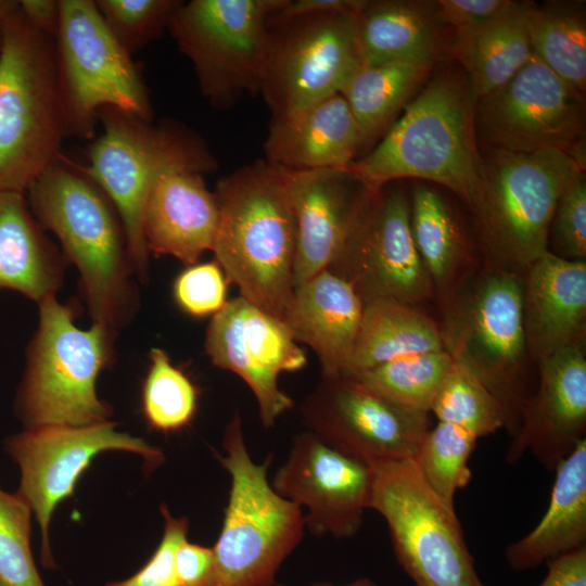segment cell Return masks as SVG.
I'll return each mask as SVG.
<instances>
[{
  "label": "cell",
  "mask_w": 586,
  "mask_h": 586,
  "mask_svg": "<svg viewBox=\"0 0 586 586\" xmlns=\"http://www.w3.org/2000/svg\"><path fill=\"white\" fill-rule=\"evenodd\" d=\"M149 358L141 393L144 419L156 431H179L196 412L198 390L190 378L173 365L163 348H151Z\"/></svg>",
  "instance_id": "cell-36"
},
{
  "label": "cell",
  "mask_w": 586,
  "mask_h": 586,
  "mask_svg": "<svg viewBox=\"0 0 586 586\" xmlns=\"http://www.w3.org/2000/svg\"><path fill=\"white\" fill-rule=\"evenodd\" d=\"M453 365V357L444 349L399 357L349 377L404 408L429 413Z\"/></svg>",
  "instance_id": "cell-34"
},
{
  "label": "cell",
  "mask_w": 586,
  "mask_h": 586,
  "mask_svg": "<svg viewBox=\"0 0 586 586\" xmlns=\"http://www.w3.org/2000/svg\"><path fill=\"white\" fill-rule=\"evenodd\" d=\"M410 227L434 292L441 294L445 306L456 295L457 281L468 263L460 228L440 193L424 186L412 191Z\"/></svg>",
  "instance_id": "cell-32"
},
{
  "label": "cell",
  "mask_w": 586,
  "mask_h": 586,
  "mask_svg": "<svg viewBox=\"0 0 586 586\" xmlns=\"http://www.w3.org/2000/svg\"><path fill=\"white\" fill-rule=\"evenodd\" d=\"M227 279L216 262L188 266L174 281V298L192 317L215 315L227 303Z\"/></svg>",
  "instance_id": "cell-40"
},
{
  "label": "cell",
  "mask_w": 586,
  "mask_h": 586,
  "mask_svg": "<svg viewBox=\"0 0 586 586\" xmlns=\"http://www.w3.org/2000/svg\"><path fill=\"white\" fill-rule=\"evenodd\" d=\"M0 190L25 193L68 137L54 38L17 8L0 27Z\"/></svg>",
  "instance_id": "cell-4"
},
{
  "label": "cell",
  "mask_w": 586,
  "mask_h": 586,
  "mask_svg": "<svg viewBox=\"0 0 586 586\" xmlns=\"http://www.w3.org/2000/svg\"><path fill=\"white\" fill-rule=\"evenodd\" d=\"M362 150L354 115L341 93L282 120H271L265 160L284 170L346 168Z\"/></svg>",
  "instance_id": "cell-25"
},
{
  "label": "cell",
  "mask_w": 586,
  "mask_h": 586,
  "mask_svg": "<svg viewBox=\"0 0 586 586\" xmlns=\"http://www.w3.org/2000/svg\"><path fill=\"white\" fill-rule=\"evenodd\" d=\"M583 94L536 56L476 100L475 125L495 150L566 151L584 137Z\"/></svg>",
  "instance_id": "cell-17"
},
{
  "label": "cell",
  "mask_w": 586,
  "mask_h": 586,
  "mask_svg": "<svg viewBox=\"0 0 586 586\" xmlns=\"http://www.w3.org/2000/svg\"><path fill=\"white\" fill-rule=\"evenodd\" d=\"M279 9L268 22L258 91L271 120L285 119L340 93L361 65L356 15L282 14Z\"/></svg>",
  "instance_id": "cell-11"
},
{
  "label": "cell",
  "mask_w": 586,
  "mask_h": 586,
  "mask_svg": "<svg viewBox=\"0 0 586 586\" xmlns=\"http://www.w3.org/2000/svg\"><path fill=\"white\" fill-rule=\"evenodd\" d=\"M54 44L68 137H93L103 107L153 122L141 72L105 26L94 0H60Z\"/></svg>",
  "instance_id": "cell-12"
},
{
  "label": "cell",
  "mask_w": 586,
  "mask_h": 586,
  "mask_svg": "<svg viewBox=\"0 0 586 586\" xmlns=\"http://www.w3.org/2000/svg\"><path fill=\"white\" fill-rule=\"evenodd\" d=\"M18 8L34 28L55 37L60 24V0H21Z\"/></svg>",
  "instance_id": "cell-46"
},
{
  "label": "cell",
  "mask_w": 586,
  "mask_h": 586,
  "mask_svg": "<svg viewBox=\"0 0 586 586\" xmlns=\"http://www.w3.org/2000/svg\"><path fill=\"white\" fill-rule=\"evenodd\" d=\"M283 0L182 2L168 30L216 110L258 93L268 22Z\"/></svg>",
  "instance_id": "cell-13"
},
{
  "label": "cell",
  "mask_w": 586,
  "mask_h": 586,
  "mask_svg": "<svg viewBox=\"0 0 586 586\" xmlns=\"http://www.w3.org/2000/svg\"><path fill=\"white\" fill-rule=\"evenodd\" d=\"M300 412L307 429L369 466L412 459L429 413L404 408L349 375L321 378Z\"/></svg>",
  "instance_id": "cell-16"
},
{
  "label": "cell",
  "mask_w": 586,
  "mask_h": 586,
  "mask_svg": "<svg viewBox=\"0 0 586 586\" xmlns=\"http://www.w3.org/2000/svg\"><path fill=\"white\" fill-rule=\"evenodd\" d=\"M526 5L512 1L481 27L456 37V55L476 100L505 85L533 58Z\"/></svg>",
  "instance_id": "cell-29"
},
{
  "label": "cell",
  "mask_w": 586,
  "mask_h": 586,
  "mask_svg": "<svg viewBox=\"0 0 586 586\" xmlns=\"http://www.w3.org/2000/svg\"><path fill=\"white\" fill-rule=\"evenodd\" d=\"M38 307V327L15 403L25 429L109 421L111 407L99 398L95 384L113 360L116 332L97 323L80 329L73 309L56 296Z\"/></svg>",
  "instance_id": "cell-7"
},
{
  "label": "cell",
  "mask_w": 586,
  "mask_h": 586,
  "mask_svg": "<svg viewBox=\"0 0 586 586\" xmlns=\"http://www.w3.org/2000/svg\"><path fill=\"white\" fill-rule=\"evenodd\" d=\"M546 564L548 572L538 586H586V546Z\"/></svg>",
  "instance_id": "cell-45"
},
{
  "label": "cell",
  "mask_w": 586,
  "mask_h": 586,
  "mask_svg": "<svg viewBox=\"0 0 586 586\" xmlns=\"http://www.w3.org/2000/svg\"><path fill=\"white\" fill-rule=\"evenodd\" d=\"M561 257H586V183L584 173L578 174L559 196L550 229Z\"/></svg>",
  "instance_id": "cell-41"
},
{
  "label": "cell",
  "mask_w": 586,
  "mask_h": 586,
  "mask_svg": "<svg viewBox=\"0 0 586 586\" xmlns=\"http://www.w3.org/2000/svg\"><path fill=\"white\" fill-rule=\"evenodd\" d=\"M533 55L579 93L586 87V18L581 2H527Z\"/></svg>",
  "instance_id": "cell-33"
},
{
  "label": "cell",
  "mask_w": 586,
  "mask_h": 586,
  "mask_svg": "<svg viewBox=\"0 0 586 586\" xmlns=\"http://www.w3.org/2000/svg\"><path fill=\"white\" fill-rule=\"evenodd\" d=\"M370 467L369 509L384 519L396 559L415 586H486L454 505L428 487L413 459Z\"/></svg>",
  "instance_id": "cell-10"
},
{
  "label": "cell",
  "mask_w": 586,
  "mask_h": 586,
  "mask_svg": "<svg viewBox=\"0 0 586 586\" xmlns=\"http://www.w3.org/2000/svg\"><path fill=\"white\" fill-rule=\"evenodd\" d=\"M444 313V349L496 397L513 437L534 393L526 372L523 280L495 268L469 291L455 295Z\"/></svg>",
  "instance_id": "cell-9"
},
{
  "label": "cell",
  "mask_w": 586,
  "mask_h": 586,
  "mask_svg": "<svg viewBox=\"0 0 586 586\" xmlns=\"http://www.w3.org/2000/svg\"><path fill=\"white\" fill-rule=\"evenodd\" d=\"M523 324L528 356L539 359L581 343L586 321V262L549 251L525 271Z\"/></svg>",
  "instance_id": "cell-23"
},
{
  "label": "cell",
  "mask_w": 586,
  "mask_h": 586,
  "mask_svg": "<svg viewBox=\"0 0 586 586\" xmlns=\"http://www.w3.org/2000/svg\"><path fill=\"white\" fill-rule=\"evenodd\" d=\"M476 99L454 73L430 79L377 145L348 168L377 191L402 178L436 182L471 206L481 178Z\"/></svg>",
  "instance_id": "cell-3"
},
{
  "label": "cell",
  "mask_w": 586,
  "mask_h": 586,
  "mask_svg": "<svg viewBox=\"0 0 586 586\" xmlns=\"http://www.w3.org/2000/svg\"><path fill=\"white\" fill-rule=\"evenodd\" d=\"M444 351L441 327L416 307L365 304L354 352L342 375H354L399 357Z\"/></svg>",
  "instance_id": "cell-30"
},
{
  "label": "cell",
  "mask_w": 586,
  "mask_h": 586,
  "mask_svg": "<svg viewBox=\"0 0 586 586\" xmlns=\"http://www.w3.org/2000/svg\"><path fill=\"white\" fill-rule=\"evenodd\" d=\"M356 24L361 64L435 62L440 22L432 2L366 0Z\"/></svg>",
  "instance_id": "cell-28"
},
{
  "label": "cell",
  "mask_w": 586,
  "mask_h": 586,
  "mask_svg": "<svg viewBox=\"0 0 586 586\" xmlns=\"http://www.w3.org/2000/svg\"><path fill=\"white\" fill-rule=\"evenodd\" d=\"M218 225L215 195L203 174L171 169L153 184L144 204L142 232L149 253L169 255L187 266L212 250Z\"/></svg>",
  "instance_id": "cell-24"
},
{
  "label": "cell",
  "mask_w": 586,
  "mask_h": 586,
  "mask_svg": "<svg viewBox=\"0 0 586 586\" xmlns=\"http://www.w3.org/2000/svg\"><path fill=\"white\" fill-rule=\"evenodd\" d=\"M17 8L16 0H0V27Z\"/></svg>",
  "instance_id": "cell-48"
},
{
  "label": "cell",
  "mask_w": 586,
  "mask_h": 586,
  "mask_svg": "<svg viewBox=\"0 0 586 586\" xmlns=\"http://www.w3.org/2000/svg\"><path fill=\"white\" fill-rule=\"evenodd\" d=\"M476 441L466 430L438 421L428 430L412 458L428 487L449 505L472 477L469 460Z\"/></svg>",
  "instance_id": "cell-35"
},
{
  "label": "cell",
  "mask_w": 586,
  "mask_h": 586,
  "mask_svg": "<svg viewBox=\"0 0 586 586\" xmlns=\"http://www.w3.org/2000/svg\"><path fill=\"white\" fill-rule=\"evenodd\" d=\"M327 269L349 282L364 304L388 301L416 307L434 294L412 239L410 202L397 186L372 193Z\"/></svg>",
  "instance_id": "cell-14"
},
{
  "label": "cell",
  "mask_w": 586,
  "mask_h": 586,
  "mask_svg": "<svg viewBox=\"0 0 586 586\" xmlns=\"http://www.w3.org/2000/svg\"><path fill=\"white\" fill-rule=\"evenodd\" d=\"M364 307L349 282L324 269L294 289L281 321L296 343L316 354L322 377L334 378L347 368Z\"/></svg>",
  "instance_id": "cell-22"
},
{
  "label": "cell",
  "mask_w": 586,
  "mask_h": 586,
  "mask_svg": "<svg viewBox=\"0 0 586 586\" xmlns=\"http://www.w3.org/2000/svg\"><path fill=\"white\" fill-rule=\"evenodd\" d=\"M31 510L0 489V586H44L30 549Z\"/></svg>",
  "instance_id": "cell-39"
},
{
  "label": "cell",
  "mask_w": 586,
  "mask_h": 586,
  "mask_svg": "<svg viewBox=\"0 0 586 586\" xmlns=\"http://www.w3.org/2000/svg\"><path fill=\"white\" fill-rule=\"evenodd\" d=\"M230 491L214 545L212 586H275L276 574L303 538L304 513L268 481L271 456L256 463L247 451L242 419L235 413L224 432Z\"/></svg>",
  "instance_id": "cell-6"
},
{
  "label": "cell",
  "mask_w": 586,
  "mask_h": 586,
  "mask_svg": "<svg viewBox=\"0 0 586 586\" xmlns=\"http://www.w3.org/2000/svg\"><path fill=\"white\" fill-rule=\"evenodd\" d=\"M98 122L102 132L89 144L82 169L118 213L135 276L145 281L150 253L142 215L153 184L171 169L212 173L217 162L205 141L178 122H148L115 107L101 109Z\"/></svg>",
  "instance_id": "cell-5"
},
{
  "label": "cell",
  "mask_w": 586,
  "mask_h": 586,
  "mask_svg": "<svg viewBox=\"0 0 586 586\" xmlns=\"http://www.w3.org/2000/svg\"><path fill=\"white\" fill-rule=\"evenodd\" d=\"M30 211L25 193L0 190V289L41 303L56 296L66 259Z\"/></svg>",
  "instance_id": "cell-26"
},
{
  "label": "cell",
  "mask_w": 586,
  "mask_h": 586,
  "mask_svg": "<svg viewBox=\"0 0 586 586\" xmlns=\"http://www.w3.org/2000/svg\"><path fill=\"white\" fill-rule=\"evenodd\" d=\"M5 449L21 471L16 495L35 513L41 530V559L53 568L49 524L56 506L74 494L76 483L93 458L103 451L140 455L149 467L164 460L162 451L144 440L119 432L106 421L86 426L44 425L11 436Z\"/></svg>",
  "instance_id": "cell-15"
},
{
  "label": "cell",
  "mask_w": 586,
  "mask_h": 586,
  "mask_svg": "<svg viewBox=\"0 0 586 586\" xmlns=\"http://www.w3.org/2000/svg\"><path fill=\"white\" fill-rule=\"evenodd\" d=\"M161 512L165 521L164 534L151 558L129 578L105 586H179L175 573V553L187 539L189 520L174 517L165 505L161 506Z\"/></svg>",
  "instance_id": "cell-42"
},
{
  "label": "cell",
  "mask_w": 586,
  "mask_h": 586,
  "mask_svg": "<svg viewBox=\"0 0 586 586\" xmlns=\"http://www.w3.org/2000/svg\"><path fill=\"white\" fill-rule=\"evenodd\" d=\"M212 251L240 296L282 319L294 291L296 222L284 173L265 158L222 177L213 192Z\"/></svg>",
  "instance_id": "cell-2"
},
{
  "label": "cell",
  "mask_w": 586,
  "mask_h": 586,
  "mask_svg": "<svg viewBox=\"0 0 586 586\" xmlns=\"http://www.w3.org/2000/svg\"><path fill=\"white\" fill-rule=\"evenodd\" d=\"M282 170L296 222L295 289L331 266L374 190L348 167Z\"/></svg>",
  "instance_id": "cell-21"
},
{
  "label": "cell",
  "mask_w": 586,
  "mask_h": 586,
  "mask_svg": "<svg viewBox=\"0 0 586 586\" xmlns=\"http://www.w3.org/2000/svg\"><path fill=\"white\" fill-rule=\"evenodd\" d=\"M372 482L369 464L307 430L294 436L271 485L282 497L306 509L305 525L313 534L351 538L369 509Z\"/></svg>",
  "instance_id": "cell-19"
},
{
  "label": "cell",
  "mask_w": 586,
  "mask_h": 586,
  "mask_svg": "<svg viewBox=\"0 0 586 586\" xmlns=\"http://www.w3.org/2000/svg\"><path fill=\"white\" fill-rule=\"evenodd\" d=\"M204 348L214 366L247 384L266 429L292 408L294 403L280 388L279 375L303 369L307 358L280 319L241 296L227 301L213 315Z\"/></svg>",
  "instance_id": "cell-18"
},
{
  "label": "cell",
  "mask_w": 586,
  "mask_h": 586,
  "mask_svg": "<svg viewBox=\"0 0 586 586\" xmlns=\"http://www.w3.org/2000/svg\"><path fill=\"white\" fill-rule=\"evenodd\" d=\"M0 42H1V38H0Z\"/></svg>",
  "instance_id": "cell-50"
},
{
  "label": "cell",
  "mask_w": 586,
  "mask_h": 586,
  "mask_svg": "<svg viewBox=\"0 0 586 586\" xmlns=\"http://www.w3.org/2000/svg\"><path fill=\"white\" fill-rule=\"evenodd\" d=\"M510 0H438L433 1L440 24L454 28L456 37L466 35L510 5Z\"/></svg>",
  "instance_id": "cell-43"
},
{
  "label": "cell",
  "mask_w": 586,
  "mask_h": 586,
  "mask_svg": "<svg viewBox=\"0 0 586 586\" xmlns=\"http://www.w3.org/2000/svg\"><path fill=\"white\" fill-rule=\"evenodd\" d=\"M538 382L527 402L506 460L530 453L548 471L586 438V358L582 342L537 361Z\"/></svg>",
  "instance_id": "cell-20"
},
{
  "label": "cell",
  "mask_w": 586,
  "mask_h": 586,
  "mask_svg": "<svg viewBox=\"0 0 586 586\" xmlns=\"http://www.w3.org/2000/svg\"><path fill=\"white\" fill-rule=\"evenodd\" d=\"M105 26L131 56L157 39L171 22L180 0H94Z\"/></svg>",
  "instance_id": "cell-38"
},
{
  "label": "cell",
  "mask_w": 586,
  "mask_h": 586,
  "mask_svg": "<svg viewBox=\"0 0 586 586\" xmlns=\"http://www.w3.org/2000/svg\"><path fill=\"white\" fill-rule=\"evenodd\" d=\"M433 65L431 61H393L361 64L353 73L340 93L358 125L362 149L386 132Z\"/></svg>",
  "instance_id": "cell-31"
},
{
  "label": "cell",
  "mask_w": 586,
  "mask_h": 586,
  "mask_svg": "<svg viewBox=\"0 0 586 586\" xmlns=\"http://www.w3.org/2000/svg\"><path fill=\"white\" fill-rule=\"evenodd\" d=\"M555 471L544 515L505 551V559L514 571L535 569L586 546V438Z\"/></svg>",
  "instance_id": "cell-27"
},
{
  "label": "cell",
  "mask_w": 586,
  "mask_h": 586,
  "mask_svg": "<svg viewBox=\"0 0 586 586\" xmlns=\"http://www.w3.org/2000/svg\"><path fill=\"white\" fill-rule=\"evenodd\" d=\"M430 412L440 422L457 425L477 438L506 426L505 413L496 397L471 371L455 360Z\"/></svg>",
  "instance_id": "cell-37"
},
{
  "label": "cell",
  "mask_w": 586,
  "mask_h": 586,
  "mask_svg": "<svg viewBox=\"0 0 586 586\" xmlns=\"http://www.w3.org/2000/svg\"><path fill=\"white\" fill-rule=\"evenodd\" d=\"M25 195L37 221L76 266L92 323L115 332L125 327L138 308V290L122 220L103 190L61 156Z\"/></svg>",
  "instance_id": "cell-1"
},
{
  "label": "cell",
  "mask_w": 586,
  "mask_h": 586,
  "mask_svg": "<svg viewBox=\"0 0 586 586\" xmlns=\"http://www.w3.org/2000/svg\"><path fill=\"white\" fill-rule=\"evenodd\" d=\"M279 586H285V585H279ZM309 586H336V585H333V584H330V583H327V582H321V583H315V584H311ZM342 586H377L374 582L368 579V578H359V579H356L352 583H348L346 585H342Z\"/></svg>",
  "instance_id": "cell-49"
},
{
  "label": "cell",
  "mask_w": 586,
  "mask_h": 586,
  "mask_svg": "<svg viewBox=\"0 0 586 586\" xmlns=\"http://www.w3.org/2000/svg\"><path fill=\"white\" fill-rule=\"evenodd\" d=\"M366 0H284L279 9L282 14H297L307 11H334L357 15Z\"/></svg>",
  "instance_id": "cell-47"
},
{
  "label": "cell",
  "mask_w": 586,
  "mask_h": 586,
  "mask_svg": "<svg viewBox=\"0 0 586 586\" xmlns=\"http://www.w3.org/2000/svg\"><path fill=\"white\" fill-rule=\"evenodd\" d=\"M175 573L179 586H212L213 548L183 540L175 553Z\"/></svg>",
  "instance_id": "cell-44"
},
{
  "label": "cell",
  "mask_w": 586,
  "mask_h": 586,
  "mask_svg": "<svg viewBox=\"0 0 586 586\" xmlns=\"http://www.w3.org/2000/svg\"><path fill=\"white\" fill-rule=\"evenodd\" d=\"M584 173L563 151L492 149L470 208L497 269L525 272L548 249L560 194Z\"/></svg>",
  "instance_id": "cell-8"
}]
</instances>
